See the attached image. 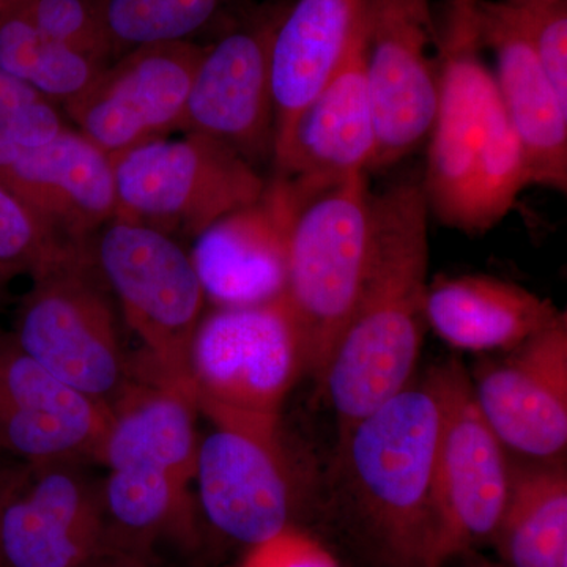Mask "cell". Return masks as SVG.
<instances>
[{
  "mask_svg": "<svg viewBox=\"0 0 567 567\" xmlns=\"http://www.w3.org/2000/svg\"><path fill=\"white\" fill-rule=\"evenodd\" d=\"M205 48L177 41L125 52L63 111L74 130L110 158L166 137L181 130Z\"/></svg>",
  "mask_w": 567,
  "mask_h": 567,
  "instance_id": "obj_12",
  "label": "cell"
},
{
  "mask_svg": "<svg viewBox=\"0 0 567 567\" xmlns=\"http://www.w3.org/2000/svg\"><path fill=\"white\" fill-rule=\"evenodd\" d=\"M32 465L21 461L0 458V511L6 506L14 492L31 475Z\"/></svg>",
  "mask_w": 567,
  "mask_h": 567,
  "instance_id": "obj_32",
  "label": "cell"
},
{
  "mask_svg": "<svg viewBox=\"0 0 567 567\" xmlns=\"http://www.w3.org/2000/svg\"><path fill=\"white\" fill-rule=\"evenodd\" d=\"M567 102V0H503Z\"/></svg>",
  "mask_w": 567,
  "mask_h": 567,
  "instance_id": "obj_29",
  "label": "cell"
},
{
  "mask_svg": "<svg viewBox=\"0 0 567 567\" xmlns=\"http://www.w3.org/2000/svg\"><path fill=\"white\" fill-rule=\"evenodd\" d=\"M559 312L547 298L491 275L436 276L425 298L427 328L468 352H507Z\"/></svg>",
  "mask_w": 567,
  "mask_h": 567,
  "instance_id": "obj_23",
  "label": "cell"
},
{
  "mask_svg": "<svg viewBox=\"0 0 567 567\" xmlns=\"http://www.w3.org/2000/svg\"><path fill=\"white\" fill-rule=\"evenodd\" d=\"M115 218L196 238L223 216L262 199L267 182L223 142L185 133L112 156Z\"/></svg>",
  "mask_w": 567,
  "mask_h": 567,
  "instance_id": "obj_7",
  "label": "cell"
},
{
  "mask_svg": "<svg viewBox=\"0 0 567 567\" xmlns=\"http://www.w3.org/2000/svg\"><path fill=\"white\" fill-rule=\"evenodd\" d=\"M443 410L445 375L439 364L339 439L347 511L372 557L385 567L431 561Z\"/></svg>",
  "mask_w": 567,
  "mask_h": 567,
  "instance_id": "obj_3",
  "label": "cell"
},
{
  "mask_svg": "<svg viewBox=\"0 0 567 567\" xmlns=\"http://www.w3.org/2000/svg\"><path fill=\"white\" fill-rule=\"evenodd\" d=\"M445 410L435 465V536L429 567L492 543L511 484L509 451L481 413L462 363H443Z\"/></svg>",
  "mask_w": 567,
  "mask_h": 567,
  "instance_id": "obj_9",
  "label": "cell"
},
{
  "mask_svg": "<svg viewBox=\"0 0 567 567\" xmlns=\"http://www.w3.org/2000/svg\"><path fill=\"white\" fill-rule=\"evenodd\" d=\"M28 0H0V20L21 9Z\"/></svg>",
  "mask_w": 567,
  "mask_h": 567,
  "instance_id": "obj_34",
  "label": "cell"
},
{
  "mask_svg": "<svg viewBox=\"0 0 567 567\" xmlns=\"http://www.w3.org/2000/svg\"><path fill=\"white\" fill-rule=\"evenodd\" d=\"M66 240L0 183V278L31 276L87 248Z\"/></svg>",
  "mask_w": 567,
  "mask_h": 567,
  "instance_id": "obj_27",
  "label": "cell"
},
{
  "mask_svg": "<svg viewBox=\"0 0 567 567\" xmlns=\"http://www.w3.org/2000/svg\"><path fill=\"white\" fill-rule=\"evenodd\" d=\"M0 183L73 244L115 218L111 158L71 126L40 145L0 132Z\"/></svg>",
  "mask_w": 567,
  "mask_h": 567,
  "instance_id": "obj_18",
  "label": "cell"
},
{
  "mask_svg": "<svg viewBox=\"0 0 567 567\" xmlns=\"http://www.w3.org/2000/svg\"><path fill=\"white\" fill-rule=\"evenodd\" d=\"M365 80L374 110L371 171L395 166L427 141L439 103V28L429 0H363Z\"/></svg>",
  "mask_w": 567,
  "mask_h": 567,
  "instance_id": "obj_10",
  "label": "cell"
},
{
  "mask_svg": "<svg viewBox=\"0 0 567 567\" xmlns=\"http://www.w3.org/2000/svg\"><path fill=\"white\" fill-rule=\"evenodd\" d=\"M110 406L37 363L0 330V451L31 465L99 457Z\"/></svg>",
  "mask_w": 567,
  "mask_h": 567,
  "instance_id": "obj_16",
  "label": "cell"
},
{
  "mask_svg": "<svg viewBox=\"0 0 567 567\" xmlns=\"http://www.w3.org/2000/svg\"><path fill=\"white\" fill-rule=\"evenodd\" d=\"M472 380L476 404L507 451L529 461L565 458L567 316L484 361Z\"/></svg>",
  "mask_w": 567,
  "mask_h": 567,
  "instance_id": "obj_15",
  "label": "cell"
},
{
  "mask_svg": "<svg viewBox=\"0 0 567 567\" xmlns=\"http://www.w3.org/2000/svg\"><path fill=\"white\" fill-rule=\"evenodd\" d=\"M233 0H102L112 61L151 44L193 41Z\"/></svg>",
  "mask_w": 567,
  "mask_h": 567,
  "instance_id": "obj_26",
  "label": "cell"
},
{
  "mask_svg": "<svg viewBox=\"0 0 567 567\" xmlns=\"http://www.w3.org/2000/svg\"><path fill=\"white\" fill-rule=\"evenodd\" d=\"M55 104L0 70V130L25 145H40L66 128Z\"/></svg>",
  "mask_w": 567,
  "mask_h": 567,
  "instance_id": "obj_30",
  "label": "cell"
},
{
  "mask_svg": "<svg viewBox=\"0 0 567 567\" xmlns=\"http://www.w3.org/2000/svg\"><path fill=\"white\" fill-rule=\"evenodd\" d=\"M287 9H271L205 48L181 130L204 134L259 167L274 159L271 47Z\"/></svg>",
  "mask_w": 567,
  "mask_h": 567,
  "instance_id": "obj_14",
  "label": "cell"
},
{
  "mask_svg": "<svg viewBox=\"0 0 567 567\" xmlns=\"http://www.w3.org/2000/svg\"><path fill=\"white\" fill-rule=\"evenodd\" d=\"M476 11L481 43L496 59L499 99L524 148L529 186L566 194L567 102L506 3L477 0Z\"/></svg>",
  "mask_w": 567,
  "mask_h": 567,
  "instance_id": "obj_20",
  "label": "cell"
},
{
  "mask_svg": "<svg viewBox=\"0 0 567 567\" xmlns=\"http://www.w3.org/2000/svg\"><path fill=\"white\" fill-rule=\"evenodd\" d=\"M199 440L196 475L216 532L254 547L292 527L295 486L279 421L216 415Z\"/></svg>",
  "mask_w": 567,
  "mask_h": 567,
  "instance_id": "obj_11",
  "label": "cell"
},
{
  "mask_svg": "<svg viewBox=\"0 0 567 567\" xmlns=\"http://www.w3.org/2000/svg\"><path fill=\"white\" fill-rule=\"evenodd\" d=\"M429 208L421 182L372 194V249L352 319L322 379L339 439L412 383L424 334Z\"/></svg>",
  "mask_w": 567,
  "mask_h": 567,
  "instance_id": "obj_2",
  "label": "cell"
},
{
  "mask_svg": "<svg viewBox=\"0 0 567 567\" xmlns=\"http://www.w3.org/2000/svg\"><path fill=\"white\" fill-rule=\"evenodd\" d=\"M375 152L374 110L358 24L344 61L301 111L286 144L275 153L274 182L298 213L320 194L368 174Z\"/></svg>",
  "mask_w": 567,
  "mask_h": 567,
  "instance_id": "obj_13",
  "label": "cell"
},
{
  "mask_svg": "<svg viewBox=\"0 0 567 567\" xmlns=\"http://www.w3.org/2000/svg\"><path fill=\"white\" fill-rule=\"evenodd\" d=\"M363 0H297L286 10L271 47L275 148L344 61ZM274 162V159H271Z\"/></svg>",
  "mask_w": 567,
  "mask_h": 567,
  "instance_id": "obj_22",
  "label": "cell"
},
{
  "mask_svg": "<svg viewBox=\"0 0 567 567\" xmlns=\"http://www.w3.org/2000/svg\"><path fill=\"white\" fill-rule=\"evenodd\" d=\"M11 334L52 375L110 409L136 380L92 245L32 276Z\"/></svg>",
  "mask_w": 567,
  "mask_h": 567,
  "instance_id": "obj_6",
  "label": "cell"
},
{
  "mask_svg": "<svg viewBox=\"0 0 567 567\" xmlns=\"http://www.w3.org/2000/svg\"><path fill=\"white\" fill-rule=\"evenodd\" d=\"M372 249V193L360 174L295 215L284 298L303 336L306 374L322 383L352 319Z\"/></svg>",
  "mask_w": 567,
  "mask_h": 567,
  "instance_id": "obj_5",
  "label": "cell"
},
{
  "mask_svg": "<svg viewBox=\"0 0 567 567\" xmlns=\"http://www.w3.org/2000/svg\"><path fill=\"white\" fill-rule=\"evenodd\" d=\"M80 567H148L145 559L133 557V555L123 554V551H111V554L100 555Z\"/></svg>",
  "mask_w": 567,
  "mask_h": 567,
  "instance_id": "obj_33",
  "label": "cell"
},
{
  "mask_svg": "<svg viewBox=\"0 0 567 567\" xmlns=\"http://www.w3.org/2000/svg\"><path fill=\"white\" fill-rule=\"evenodd\" d=\"M295 212L274 182L262 199L197 235L192 256L205 298L216 308L270 303L286 293Z\"/></svg>",
  "mask_w": 567,
  "mask_h": 567,
  "instance_id": "obj_21",
  "label": "cell"
},
{
  "mask_svg": "<svg viewBox=\"0 0 567 567\" xmlns=\"http://www.w3.org/2000/svg\"><path fill=\"white\" fill-rule=\"evenodd\" d=\"M492 543L505 567H567L565 458L511 464L509 492Z\"/></svg>",
  "mask_w": 567,
  "mask_h": 567,
  "instance_id": "obj_24",
  "label": "cell"
},
{
  "mask_svg": "<svg viewBox=\"0 0 567 567\" xmlns=\"http://www.w3.org/2000/svg\"><path fill=\"white\" fill-rule=\"evenodd\" d=\"M192 395L163 383L134 380L111 409V423L96 461L107 480L130 491L164 498L189 495L199 439Z\"/></svg>",
  "mask_w": 567,
  "mask_h": 567,
  "instance_id": "obj_19",
  "label": "cell"
},
{
  "mask_svg": "<svg viewBox=\"0 0 567 567\" xmlns=\"http://www.w3.org/2000/svg\"><path fill=\"white\" fill-rule=\"evenodd\" d=\"M92 257L117 298L123 319L141 341L134 377L193 398L189 349L207 298L192 256L169 235L112 219L100 230Z\"/></svg>",
  "mask_w": 567,
  "mask_h": 567,
  "instance_id": "obj_4",
  "label": "cell"
},
{
  "mask_svg": "<svg viewBox=\"0 0 567 567\" xmlns=\"http://www.w3.org/2000/svg\"><path fill=\"white\" fill-rule=\"evenodd\" d=\"M473 567H496V566L487 565V563H486V565H484V563H483V565H477V566H473ZM503 567H505V566H503Z\"/></svg>",
  "mask_w": 567,
  "mask_h": 567,
  "instance_id": "obj_35",
  "label": "cell"
},
{
  "mask_svg": "<svg viewBox=\"0 0 567 567\" xmlns=\"http://www.w3.org/2000/svg\"><path fill=\"white\" fill-rule=\"evenodd\" d=\"M106 65L48 39L20 11L0 20V70L55 106L80 99Z\"/></svg>",
  "mask_w": 567,
  "mask_h": 567,
  "instance_id": "obj_25",
  "label": "cell"
},
{
  "mask_svg": "<svg viewBox=\"0 0 567 567\" xmlns=\"http://www.w3.org/2000/svg\"><path fill=\"white\" fill-rule=\"evenodd\" d=\"M240 567H339L333 555L293 527L251 547Z\"/></svg>",
  "mask_w": 567,
  "mask_h": 567,
  "instance_id": "obj_31",
  "label": "cell"
},
{
  "mask_svg": "<svg viewBox=\"0 0 567 567\" xmlns=\"http://www.w3.org/2000/svg\"><path fill=\"white\" fill-rule=\"evenodd\" d=\"M69 464L32 465L0 511V559L7 567H80L121 551L112 544L102 491Z\"/></svg>",
  "mask_w": 567,
  "mask_h": 567,
  "instance_id": "obj_17",
  "label": "cell"
},
{
  "mask_svg": "<svg viewBox=\"0 0 567 567\" xmlns=\"http://www.w3.org/2000/svg\"><path fill=\"white\" fill-rule=\"evenodd\" d=\"M477 0H450L436 39L439 103L427 137L429 215L476 237L494 229L529 186L527 159L483 61Z\"/></svg>",
  "mask_w": 567,
  "mask_h": 567,
  "instance_id": "obj_1",
  "label": "cell"
},
{
  "mask_svg": "<svg viewBox=\"0 0 567 567\" xmlns=\"http://www.w3.org/2000/svg\"><path fill=\"white\" fill-rule=\"evenodd\" d=\"M303 374V336L284 295L248 308H216L200 320L189 349V386L207 417L279 421Z\"/></svg>",
  "mask_w": 567,
  "mask_h": 567,
  "instance_id": "obj_8",
  "label": "cell"
},
{
  "mask_svg": "<svg viewBox=\"0 0 567 567\" xmlns=\"http://www.w3.org/2000/svg\"><path fill=\"white\" fill-rule=\"evenodd\" d=\"M0 567H7L6 565H3L2 559H0Z\"/></svg>",
  "mask_w": 567,
  "mask_h": 567,
  "instance_id": "obj_36",
  "label": "cell"
},
{
  "mask_svg": "<svg viewBox=\"0 0 567 567\" xmlns=\"http://www.w3.org/2000/svg\"><path fill=\"white\" fill-rule=\"evenodd\" d=\"M20 13L48 39L110 63L102 0H28Z\"/></svg>",
  "mask_w": 567,
  "mask_h": 567,
  "instance_id": "obj_28",
  "label": "cell"
}]
</instances>
